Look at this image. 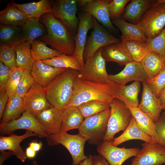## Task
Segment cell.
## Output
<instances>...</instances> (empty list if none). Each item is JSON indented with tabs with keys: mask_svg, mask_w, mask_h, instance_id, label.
Here are the masks:
<instances>
[{
	"mask_svg": "<svg viewBox=\"0 0 165 165\" xmlns=\"http://www.w3.org/2000/svg\"><path fill=\"white\" fill-rule=\"evenodd\" d=\"M10 2L24 13L29 19L39 20L44 14L52 12V0H41L22 4L16 3L13 0Z\"/></svg>",
	"mask_w": 165,
	"mask_h": 165,
	"instance_id": "cell-24",
	"label": "cell"
},
{
	"mask_svg": "<svg viewBox=\"0 0 165 165\" xmlns=\"http://www.w3.org/2000/svg\"><path fill=\"white\" fill-rule=\"evenodd\" d=\"M148 77L141 64L133 61L127 64L120 72L114 75H109V80L119 85H124L132 81L142 83Z\"/></svg>",
	"mask_w": 165,
	"mask_h": 165,
	"instance_id": "cell-16",
	"label": "cell"
},
{
	"mask_svg": "<svg viewBox=\"0 0 165 165\" xmlns=\"http://www.w3.org/2000/svg\"><path fill=\"white\" fill-rule=\"evenodd\" d=\"M32 163L33 165H39L35 160L33 161Z\"/></svg>",
	"mask_w": 165,
	"mask_h": 165,
	"instance_id": "cell-56",
	"label": "cell"
},
{
	"mask_svg": "<svg viewBox=\"0 0 165 165\" xmlns=\"http://www.w3.org/2000/svg\"><path fill=\"white\" fill-rule=\"evenodd\" d=\"M24 70L18 66L10 70L9 79L5 88L9 98L16 95L17 86Z\"/></svg>",
	"mask_w": 165,
	"mask_h": 165,
	"instance_id": "cell-41",
	"label": "cell"
},
{
	"mask_svg": "<svg viewBox=\"0 0 165 165\" xmlns=\"http://www.w3.org/2000/svg\"><path fill=\"white\" fill-rule=\"evenodd\" d=\"M79 73L77 70L68 68L43 88L47 99L53 107L61 111L68 107L72 97L75 80Z\"/></svg>",
	"mask_w": 165,
	"mask_h": 165,
	"instance_id": "cell-3",
	"label": "cell"
},
{
	"mask_svg": "<svg viewBox=\"0 0 165 165\" xmlns=\"http://www.w3.org/2000/svg\"><path fill=\"white\" fill-rule=\"evenodd\" d=\"M0 61L9 70L17 67L16 54L13 47L0 45Z\"/></svg>",
	"mask_w": 165,
	"mask_h": 165,
	"instance_id": "cell-42",
	"label": "cell"
},
{
	"mask_svg": "<svg viewBox=\"0 0 165 165\" xmlns=\"http://www.w3.org/2000/svg\"><path fill=\"white\" fill-rule=\"evenodd\" d=\"M149 51L155 52L165 58V27L157 35L146 42Z\"/></svg>",
	"mask_w": 165,
	"mask_h": 165,
	"instance_id": "cell-40",
	"label": "cell"
},
{
	"mask_svg": "<svg viewBox=\"0 0 165 165\" xmlns=\"http://www.w3.org/2000/svg\"><path fill=\"white\" fill-rule=\"evenodd\" d=\"M109 106L111 113L103 141H112L116 133L121 131H124L126 129L132 117L128 108L119 99H114Z\"/></svg>",
	"mask_w": 165,
	"mask_h": 165,
	"instance_id": "cell-7",
	"label": "cell"
},
{
	"mask_svg": "<svg viewBox=\"0 0 165 165\" xmlns=\"http://www.w3.org/2000/svg\"><path fill=\"white\" fill-rule=\"evenodd\" d=\"M132 140H140L147 143L152 142V138L141 129L132 116L127 127L120 135L114 138L112 144L117 146L123 142Z\"/></svg>",
	"mask_w": 165,
	"mask_h": 165,
	"instance_id": "cell-26",
	"label": "cell"
},
{
	"mask_svg": "<svg viewBox=\"0 0 165 165\" xmlns=\"http://www.w3.org/2000/svg\"><path fill=\"white\" fill-rule=\"evenodd\" d=\"M112 24L120 30L121 33V42L128 40H138L146 42L148 38L144 30L139 24L129 23L121 17L112 20Z\"/></svg>",
	"mask_w": 165,
	"mask_h": 165,
	"instance_id": "cell-22",
	"label": "cell"
},
{
	"mask_svg": "<svg viewBox=\"0 0 165 165\" xmlns=\"http://www.w3.org/2000/svg\"><path fill=\"white\" fill-rule=\"evenodd\" d=\"M43 146V144L41 141L39 142L32 141L29 144V146L31 147L36 152L41 149Z\"/></svg>",
	"mask_w": 165,
	"mask_h": 165,
	"instance_id": "cell-51",
	"label": "cell"
},
{
	"mask_svg": "<svg viewBox=\"0 0 165 165\" xmlns=\"http://www.w3.org/2000/svg\"><path fill=\"white\" fill-rule=\"evenodd\" d=\"M31 45V55L35 61L50 59L62 54L56 50L48 47L44 42L37 39L34 40Z\"/></svg>",
	"mask_w": 165,
	"mask_h": 165,
	"instance_id": "cell-35",
	"label": "cell"
},
{
	"mask_svg": "<svg viewBox=\"0 0 165 165\" xmlns=\"http://www.w3.org/2000/svg\"><path fill=\"white\" fill-rule=\"evenodd\" d=\"M62 122L60 133L79 129L84 119L77 107H68L61 111Z\"/></svg>",
	"mask_w": 165,
	"mask_h": 165,
	"instance_id": "cell-28",
	"label": "cell"
},
{
	"mask_svg": "<svg viewBox=\"0 0 165 165\" xmlns=\"http://www.w3.org/2000/svg\"><path fill=\"white\" fill-rule=\"evenodd\" d=\"M148 38L157 35L165 27V0L154 1L139 23Z\"/></svg>",
	"mask_w": 165,
	"mask_h": 165,
	"instance_id": "cell-6",
	"label": "cell"
},
{
	"mask_svg": "<svg viewBox=\"0 0 165 165\" xmlns=\"http://www.w3.org/2000/svg\"><path fill=\"white\" fill-rule=\"evenodd\" d=\"M13 155V152L10 151H0V165H3L4 162Z\"/></svg>",
	"mask_w": 165,
	"mask_h": 165,
	"instance_id": "cell-50",
	"label": "cell"
},
{
	"mask_svg": "<svg viewBox=\"0 0 165 165\" xmlns=\"http://www.w3.org/2000/svg\"><path fill=\"white\" fill-rule=\"evenodd\" d=\"M158 99L162 110H165V88L161 92Z\"/></svg>",
	"mask_w": 165,
	"mask_h": 165,
	"instance_id": "cell-52",
	"label": "cell"
},
{
	"mask_svg": "<svg viewBox=\"0 0 165 165\" xmlns=\"http://www.w3.org/2000/svg\"><path fill=\"white\" fill-rule=\"evenodd\" d=\"M37 135L32 132L26 130L21 135L15 134L9 136L0 137V151L9 150L12 152L22 162H24L26 158L25 153L20 145V143L25 139Z\"/></svg>",
	"mask_w": 165,
	"mask_h": 165,
	"instance_id": "cell-21",
	"label": "cell"
},
{
	"mask_svg": "<svg viewBox=\"0 0 165 165\" xmlns=\"http://www.w3.org/2000/svg\"><path fill=\"white\" fill-rule=\"evenodd\" d=\"M79 165H94L93 156L90 155L87 158L82 162Z\"/></svg>",
	"mask_w": 165,
	"mask_h": 165,
	"instance_id": "cell-54",
	"label": "cell"
},
{
	"mask_svg": "<svg viewBox=\"0 0 165 165\" xmlns=\"http://www.w3.org/2000/svg\"><path fill=\"white\" fill-rule=\"evenodd\" d=\"M22 28L0 24V45L14 47L22 43Z\"/></svg>",
	"mask_w": 165,
	"mask_h": 165,
	"instance_id": "cell-34",
	"label": "cell"
},
{
	"mask_svg": "<svg viewBox=\"0 0 165 165\" xmlns=\"http://www.w3.org/2000/svg\"><path fill=\"white\" fill-rule=\"evenodd\" d=\"M41 61L44 64L57 68H71L79 72L82 69L79 62L73 55L68 56L62 54L60 56Z\"/></svg>",
	"mask_w": 165,
	"mask_h": 165,
	"instance_id": "cell-38",
	"label": "cell"
},
{
	"mask_svg": "<svg viewBox=\"0 0 165 165\" xmlns=\"http://www.w3.org/2000/svg\"><path fill=\"white\" fill-rule=\"evenodd\" d=\"M91 1L92 0H77V4L79 7L82 8L85 6Z\"/></svg>",
	"mask_w": 165,
	"mask_h": 165,
	"instance_id": "cell-55",
	"label": "cell"
},
{
	"mask_svg": "<svg viewBox=\"0 0 165 165\" xmlns=\"http://www.w3.org/2000/svg\"><path fill=\"white\" fill-rule=\"evenodd\" d=\"M141 63L147 75V79L154 77L165 68V58L153 52L149 51Z\"/></svg>",
	"mask_w": 165,
	"mask_h": 165,
	"instance_id": "cell-30",
	"label": "cell"
},
{
	"mask_svg": "<svg viewBox=\"0 0 165 165\" xmlns=\"http://www.w3.org/2000/svg\"><path fill=\"white\" fill-rule=\"evenodd\" d=\"M10 70L2 62H0V91L5 89L9 77Z\"/></svg>",
	"mask_w": 165,
	"mask_h": 165,
	"instance_id": "cell-47",
	"label": "cell"
},
{
	"mask_svg": "<svg viewBox=\"0 0 165 165\" xmlns=\"http://www.w3.org/2000/svg\"><path fill=\"white\" fill-rule=\"evenodd\" d=\"M16 54L17 66L31 71L35 61L31 53V44L21 43L14 47Z\"/></svg>",
	"mask_w": 165,
	"mask_h": 165,
	"instance_id": "cell-36",
	"label": "cell"
},
{
	"mask_svg": "<svg viewBox=\"0 0 165 165\" xmlns=\"http://www.w3.org/2000/svg\"><path fill=\"white\" fill-rule=\"evenodd\" d=\"M9 99V97L6 89L0 91V119L1 120L6 107Z\"/></svg>",
	"mask_w": 165,
	"mask_h": 165,
	"instance_id": "cell-48",
	"label": "cell"
},
{
	"mask_svg": "<svg viewBox=\"0 0 165 165\" xmlns=\"http://www.w3.org/2000/svg\"><path fill=\"white\" fill-rule=\"evenodd\" d=\"M130 0H110L108 9L110 19L113 20L121 17L126 5Z\"/></svg>",
	"mask_w": 165,
	"mask_h": 165,
	"instance_id": "cell-45",
	"label": "cell"
},
{
	"mask_svg": "<svg viewBox=\"0 0 165 165\" xmlns=\"http://www.w3.org/2000/svg\"><path fill=\"white\" fill-rule=\"evenodd\" d=\"M46 138L48 145L61 144L68 150L72 159V165H79L88 157L84 152L85 144L87 140L79 133L73 135L67 132L60 133L49 135Z\"/></svg>",
	"mask_w": 165,
	"mask_h": 165,
	"instance_id": "cell-5",
	"label": "cell"
},
{
	"mask_svg": "<svg viewBox=\"0 0 165 165\" xmlns=\"http://www.w3.org/2000/svg\"><path fill=\"white\" fill-rule=\"evenodd\" d=\"M119 86L111 81L96 82L81 80L77 77L74 82L73 95L68 107H78L83 103L92 100L109 104L113 99L118 98L117 89Z\"/></svg>",
	"mask_w": 165,
	"mask_h": 165,
	"instance_id": "cell-1",
	"label": "cell"
},
{
	"mask_svg": "<svg viewBox=\"0 0 165 165\" xmlns=\"http://www.w3.org/2000/svg\"><path fill=\"white\" fill-rule=\"evenodd\" d=\"M24 111L23 98L15 95L9 98L0 120V126L17 119Z\"/></svg>",
	"mask_w": 165,
	"mask_h": 165,
	"instance_id": "cell-33",
	"label": "cell"
},
{
	"mask_svg": "<svg viewBox=\"0 0 165 165\" xmlns=\"http://www.w3.org/2000/svg\"><path fill=\"white\" fill-rule=\"evenodd\" d=\"M154 1L131 0L125 7L121 18L129 23L138 24L142 16L152 5Z\"/></svg>",
	"mask_w": 165,
	"mask_h": 165,
	"instance_id": "cell-25",
	"label": "cell"
},
{
	"mask_svg": "<svg viewBox=\"0 0 165 165\" xmlns=\"http://www.w3.org/2000/svg\"><path fill=\"white\" fill-rule=\"evenodd\" d=\"M35 117L49 136L60 133L62 122L61 111L52 106Z\"/></svg>",
	"mask_w": 165,
	"mask_h": 165,
	"instance_id": "cell-19",
	"label": "cell"
},
{
	"mask_svg": "<svg viewBox=\"0 0 165 165\" xmlns=\"http://www.w3.org/2000/svg\"><path fill=\"white\" fill-rule=\"evenodd\" d=\"M19 129L31 131L40 138H47L49 136L35 116L25 111L17 119L11 120L0 126V133L2 135L11 134L15 130Z\"/></svg>",
	"mask_w": 165,
	"mask_h": 165,
	"instance_id": "cell-11",
	"label": "cell"
},
{
	"mask_svg": "<svg viewBox=\"0 0 165 165\" xmlns=\"http://www.w3.org/2000/svg\"><path fill=\"white\" fill-rule=\"evenodd\" d=\"M121 42L125 46L134 61L141 63L149 51L146 42L134 40Z\"/></svg>",
	"mask_w": 165,
	"mask_h": 165,
	"instance_id": "cell-37",
	"label": "cell"
},
{
	"mask_svg": "<svg viewBox=\"0 0 165 165\" xmlns=\"http://www.w3.org/2000/svg\"><path fill=\"white\" fill-rule=\"evenodd\" d=\"M77 107L84 119L96 115L110 108L109 104L97 100L83 103Z\"/></svg>",
	"mask_w": 165,
	"mask_h": 165,
	"instance_id": "cell-39",
	"label": "cell"
},
{
	"mask_svg": "<svg viewBox=\"0 0 165 165\" xmlns=\"http://www.w3.org/2000/svg\"><path fill=\"white\" fill-rule=\"evenodd\" d=\"M130 165H162L165 164V147L152 142H144Z\"/></svg>",
	"mask_w": 165,
	"mask_h": 165,
	"instance_id": "cell-12",
	"label": "cell"
},
{
	"mask_svg": "<svg viewBox=\"0 0 165 165\" xmlns=\"http://www.w3.org/2000/svg\"><path fill=\"white\" fill-rule=\"evenodd\" d=\"M109 0H92L81 10L94 17L98 23L111 31L115 28L110 20L108 5Z\"/></svg>",
	"mask_w": 165,
	"mask_h": 165,
	"instance_id": "cell-17",
	"label": "cell"
},
{
	"mask_svg": "<svg viewBox=\"0 0 165 165\" xmlns=\"http://www.w3.org/2000/svg\"><path fill=\"white\" fill-rule=\"evenodd\" d=\"M39 20L45 26L47 33L37 39L50 45L62 54L73 55L75 50V37L62 22L51 13L44 14Z\"/></svg>",
	"mask_w": 165,
	"mask_h": 165,
	"instance_id": "cell-2",
	"label": "cell"
},
{
	"mask_svg": "<svg viewBox=\"0 0 165 165\" xmlns=\"http://www.w3.org/2000/svg\"><path fill=\"white\" fill-rule=\"evenodd\" d=\"M77 77L81 80L96 82H111L106 71V61L101 55V48L85 62Z\"/></svg>",
	"mask_w": 165,
	"mask_h": 165,
	"instance_id": "cell-10",
	"label": "cell"
},
{
	"mask_svg": "<svg viewBox=\"0 0 165 165\" xmlns=\"http://www.w3.org/2000/svg\"><path fill=\"white\" fill-rule=\"evenodd\" d=\"M110 113V108L85 118L78 129L79 133L86 138L90 144L98 145L106 133Z\"/></svg>",
	"mask_w": 165,
	"mask_h": 165,
	"instance_id": "cell-4",
	"label": "cell"
},
{
	"mask_svg": "<svg viewBox=\"0 0 165 165\" xmlns=\"http://www.w3.org/2000/svg\"><path fill=\"white\" fill-rule=\"evenodd\" d=\"M101 55L107 62H114L125 66L133 61L126 48L120 42L114 43L101 48Z\"/></svg>",
	"mask_w": 165,
	"mask_h": 165,
	"instance_id": "cell-23",
	"label": "cell"
},
{
	"mask_svg": "<svg viewBox=\"0 0 165 165\" xmlns=\"http://www.w3.org/2000/svg\"><path fill=\"white\" fill-rule=\"evenodd\" d=\"M23 100L25 111L35 116L52 106L47 99L44 88L35 82Z\"/></svg>",
	"mask_w": 165,
	"mask_h": 165,
	"instance_id": "cell-14",
	"label": "cell"
},
{
	"mask_svg": "<svg viewBox=\"0 0 165 165\" xmlns=\"http://www.w3.org/2000/svg\"><path fill=\"white\" fill-rule=\"evenodd\" d=\"M93 156L94 165H110L106 160L101 155Z\"/></svg>",
	"mask_w": 165,
	"mask_h": 165,
	"instance_id": "cell-49",
	"label": "cell"
},
{
	"mask_svg": "<svg viewBox=\"0 0 165 165\" xmlns=\"http://www.w3.org/2000/svg\"><path fill=\"white\" fill-rule=\"evenodd\" d=\"M112 141H103L99 144L97 150L110 165H122L130 158L136 156L140 149L138 148H119L112 144Z\"/></svg>",
	"mask_w": 165,
	"mask_h": 165,
	"instance_id": "cell-13",
	"label": "cell"
},
{
	"mask_svg": "<svg viewBox=\"0 0 165 165\" xmlns=\"http://www.w3.org/2000/svg\"><path fill=\"white\" fill-rule=\"evenodd\" d=\"M141 83L134 81L128 85H119L117 89L118 99L126 105L138 107L139 105L138 98Z\"/></svg>",
	"mask_w": 165,
	"mask_h": 165,
	"instance_id": "cell-31",
	"label": "cell"
},
{
	"mask_svg": "<svg viewBox=\"0 0 165 165\" xmlns=\"http://www.w3.org/2000/svg\"><path fill=\"white\" fill-rule=\"evenodd\" d=\"M146 82L151 91L158 98L165 88V68L156 76L147 79Z\"/></svg>",
	"mask_w": 165,
	"mask_h": 165,
	"instance_id": "cell-44",
	"label": "cell"
},
{
	"mask_svg": "<svg viewBox=\"0 0 165 165\" xmlns=\"http://www.w3.org/2000/svg\"><path fill=\"white\" fill-rule=\"evenodd\" d=\"M77 0H52V14L67 28L75 37L77 32L79 19L76 15Z\"/></svg>",
	"mask_w": 165,
	"mask_h": 165,
	"instance_id": "cell-9",
	"label": "cell"
},
{
	"mask_svg": "<svg viewBox=\"0 0 165 165\" xmlns=\"http://www.w3.org/2000/svg\"><path fill=\"white\" fill-rule=\"evenodd\" d=\"M35 83L31 71L24 70L17 86L16 95L23 98Z\"/></svg>",
	"mask_w": 165,
	"mask_h": 165,
	"instance_id": "cell-43",
	"label": "cell"
},
{
	"mask_svg": "<svg viewBox=\"0 0 165 165\" xmlns=\"http://www.w3.org/2000/svg\"><path fill=\"white\" fill-rule=\"evenodd\" d=\"M67 69L54 67L41 61H36L34 63L31 73L35 82L45 88L56 76Z\"/></svg>",
	"mask_w": 165,
	"mask_h": 165,
	"instance_id": "cell-20",
	"label": "cell"
},
{
	"mask_svg": "<svg viewBox=\"0 0 165 165\" xmlns=\"http://www.w3.org/2000/svg\"><path fill=\"white\" fill-rule=\"evenodd\" d=\"M28 19L24 13L10 2L0 11V24L22 27Z\"/></svg>",
	"mask_w": 165,
	"mask_h": 165,
	"instance_id": "cell-27",
	"label": "cell"
},
{
	"mask_svg": "<svg viewBox=\"0 0 165 165\" xmlns=\"http://www.w3.org/2000/svg\"><path fill=\"white\" fill-rule=\"evenodd\" d=\"M130 110L132 116L135 119L141 129L147 135L153 138L156 135L155 123L146 113L138 107L126 105Z\"/></svg>",
	"mask_w": 165,
	"mask_h": 165,
	"instance_id": "cell-32",
	"label": "cell"
},
{
	"mask_svg": "<svg viewBox=\"0 0 165 165\" xmlns=\"http://www.w3.org/2000/svg\"><path fill=\"white\" fill-rule=\"evenodd\" d=\"M36 153L34 150L29 146L26 148L25 153L27 157L31 159L35 156Z\"/></svg>",
	"mask_w": 165,
	"mask_h": 165,
	"instance_id": "cell-53",
	"label": "cell"
},
{
	"mask_svg": "<svg viewBox=\"0 0 165 165\" xmlns=\"http://www.w3.org/2000/svg\"><path fill=\"white\" fill-rule=\"evenodd\" d=\"M78 18L79 23L77 32L74 38L75 50L73 56L79 62L82 68L85 63L83 54L87 34L90 29L93 28L94 20L93 16L86 12L79 13Z\"/></svg>",
	"mask_w": 165,
	"mask_h": 165,
	"instance_id": "cell-15",
	"label": "cell"
},
{
	"mask_svg": "<svg viewBox=\"0 0 165 165\" xmlns=\"http://www.w3.org/2000/svg\"><path fill=\"white\" fill-rule=\"evenodd\" d=\"M94 26L86 40L83 58L84 62L100 49L112 44L120 42L119 39L110 33L93 17Z\"/></svg>",
	"mask_w": 165,
	"mask_h": 165,
	"instance_id": "cell-8",
	"label": "cell"
},
{
	"mask_svg": "<svg viewBox=\"0 0 165 165\" xmlns=\"http://www.w3.org/2000/svg\"><path fill=\"white\" fill-rule=\"evenodd\" d=\"M156 135L151 142L165 147V110L161 114L159 120L155 123Z\"/></svg>",
	"mask_w": 165,
	"mask_h": 165,
	"instance_id": "cell-46",
	"label": "cell"
},
{
	"mask_svg": "<svg viewBox=\"0 0 165 165\" xmlns=\"http://www.w3.org/2000/svg\"><path fill=\"white\" fill-rule=\"evenodd\" d=\"M46 33L45 26L39 20L29 18L22 28V43L31 44L35 39Z\"/></svg>",
	"mask_w": 165,
	"mask_h": 165,
	"instance_id": "cell-29",
	"label": "cell"
},
{
	"mask_svg": "<svg viewBox=\"0 0 165 165\" xmlns=\"http://www.w3.org/2000/svg\"><path fill=\"white\" fill-rule=\"evenodd\" d=\"M143 91L138 108L148 115L155 123L159 120L162 109L158 99L153 93L146 82L142 83Z\"/></svg>",
	"mask_w": 165,
	"mask_h": 165,
	"instance_id": "cell-18",
	"label": "cell"
}]
</instances>
